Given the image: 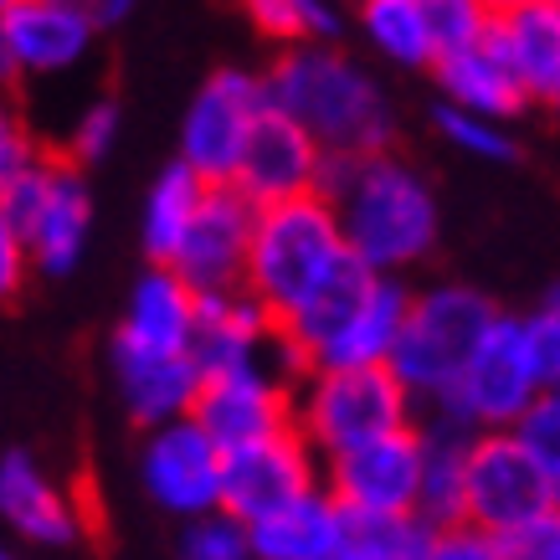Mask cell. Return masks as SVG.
<instances>
[{"instance_id": "f1b7e54d", "label": "cell", "mask_w": 560, "mask_h": 560, "mask_svg": "<svg viewBox=\"0 0 560 560\" xmlns=\"http://www.w3.org/2000/svg\"><path fill=\"white\" fill-rule=\"evenodd\" d=\"M242 11L257 32L278 47H308V42H335L340 36V5L335 0H242Z\"/></svg>"}, {"instance_id": "d6986e66", "label": "cell", "mask_w": 560, "mask_h": 560, "mask_svg": "<svg viewBox=\"0 0 560 560\" xmlns=\"http://www.w3.org/2000/svg\"><path fill=\"white\" fill-rule=\"evenodd\" d=\"M272 319L262 314L247 289H221V293H196V319H190V345L186 355L201 375L242 371V365H262L272 345Z\"/></svg>"}, {"instance_id": "4316f807", "label": "cell", "mask_w": 560, "mask_h": 560, "mask_svg": "<svg viewBox=\"0 0 560 560\" xmlns=\"http://www.w3.org/2000/svg\"><path fill=\"white\" fill-rule=\"evenodd\" d=\"M360 5V36L365 47L401 72H432L438 47L427 32V5L422 0H355Z\"/></svg>"}, {"instance_id": "d4e9b609", "label": "cell", "mask_w": 560, "mask_h": 560, "mask_svg": "<svg viewBox=\"0 0 560 560\" xmlns=\"http://www.w3.org/2000/svg\"><path fill=\"white\" fill-rule=\"evenodd\" d=\"M422 438V478H417V514L432 529L463 525V493H468V447L474 438L458 427L417 422Z\"/></svg>"}, {"instance_id": "ac0fdd59", "label": "cell", "mask_w": 560, "mask_h": 560, "mask_svg": "<svg viewBox=\"0 0 560 560\" xmlns=\"http://www.w3.org/2000/svg\"><path fill=\"white\" fill-rule=\"evenodd\" d=\"M407 283L401 278H371L355 293V304L308 345V371H371L386 365L390 345L401 335V314H407Z\"/></svg>"}, {"instance_id": "e0dca14e", "label": "cell", "mask_w": 560, "mask_h": 560, "mask_svg": "<svg viewBox=\"0 0 560 560\" xmlns=\"http://www.w3.org/2000/svg\"><path fill=\"white\" fill-rule=\"evenodd\" d=\"M253 211L257 206L232 186H206L196 221H190L180 253L171 257V272H180L196 293L242 289L247 268V242H253Z\"/></svg>"}, {"instance_id": "4fadbf2b", "label": "cell", "mask_w": 560, "mask_h": 560, "mask_svg": "<svg viewBox=\"0 0 560 560\" xmlns=\"http://www.w3.org/2000/svg\"><path fill=\"white\" fill-rule=\"evenodd\" d=\"M0 525L36 550H72L88 535V504L36 453L11 447L0 453Z\"/></svg>"}, {"instance_id": "5b68a950", "label": "cell", "mask_w": 560, "mask_h": 560, "mask_svg": "<svg viewBox=\"0 0 560 560\" xmlns=\"http://www.w3.org/2000/svg\"><path fill=\"white\" fill-rule=\"evenodd\" d=\"M504 308L493 304L474 283H427L422 293H407V314H401V335L390 345L386 371L401 381L417 407L442 401L463 365L474 360L478 340L489 335V324Z\"/></svg>"}, {"instance_id": "603a6c76", "label": "cell", "mask_w": 560, "mask_h": 560, "mask_svg": "<svg viewBox=\"0 0 560 560\" xmlns=\"http://www.w3.org/2000/svg\"><path fill=\"white\" fill-rule=\"evenodd\" d=\"M253 560H335L340 556V504L324 489L293 499L283 510L257 514L247 525Z\"/></svg>"}, {"instance_id": "30bf717a", "label": "cell", "mask_w": 560, "mask_h": 560, "mask_svg": "<svg viewBox=\"0 0 560 560\" xmlns=\"http://www.w3.org/2000/svg\"><path fill=\"white\" fill-rule=\"evenodd\" d=\"M135 474L144 499L160 514L180 520V525L196 520V514L221 510V447L190 417L150 427L139 438Z\"/></svg>"}, {"instance_id": "44dd1931", "label": "cell", "mask_w": 560, "mask_h": 560, "mask_svg": "<svg viewBox=\"0 0 560 560\" xmlns=\"http://www.w3.org/2000/svg\"><path fill=\"white\" fill-rule=\"evenodd\" d=\"M108 375L119 390V407L129 411V422L139 432L190 417L201 371L190 365V355H165V350H129V345L108 340Z\"/></svg>"}, {"instance_id": "5bb4252c", "label": "cell", "mask_w": 560, "mask_h": 560, "mask_svg": "<svg viewBox=\"0 0 560 560\" xmlns=\"http://www.w3.org/2000/svg\"><path fill=\"white\" fill-rule=\"evenodd\" d=\"M190 422L217 442L221 453H232L242 442L272 438L293 427V386H283L268 365H242V371L201 375Z\"/></svg>"}, {"instance_id": "ffe728a7", "label": "cell", "mask_w": 560, "mask_h": 560, "mask_svg": "<svg viewBox=\"0 0 560 560\" xmlns=\"http://www.w3.org/2000/svg\"><path fill=\"white\" fill-rule=\"evenodd\" d=\"M483 47L510 68L525 103L560 98V5L556 0H525L504 16H489Z\"/></svg>"}, {"instance_id": "2e32d148", "label": "cell", "mask_w": 560, "mask_h": 560, "mask_svg": "<svg viewBox=\"0 0 560 560\" xmlns=\"http://www.w3.org/2000/svg\"><path fill=\"white\" fill-rule=\"evenodd\" d=\"M329 160L319 154V144L289 124L283 114H262L247 135V150L237 160L232 190H242L253 206H278V201H299V196H319Z\"/></svg>"}, {"instance_id": "ee69618b", "label": "cell", "mask_w": 560, "mask_h": 560, "mask_svg": "<svg viewBox=\"0 0 560 560\" xmlns=\"http://www.w3.org/2000/svg\"><path fill=\"white\" fill-rule=\"evenodd\" d=\"M556 5H560V0H556Z\"/></svg>"}, {"instance_id": "484cf974", "label": "cell", "mask_w": 560, "mask_h": 560, "mask_svg": "<svg viewBox=\"0 0 560 560\" xmlns=\"http://www.w3.org/2000/svg\"><path fill=\"white\" fill-rule=\"evenodd\" d=\"M201 196H206V180H196L180 160H171V165L150 180L144 206H139V247L150 257V268H171V257L180 253L190 221H196Z\"/></svg>"}, {"instance_id": "cb8c5ba5", "label": "cell", "mask_w": 560, "mask_h": 560, "mask_svg": "<svg viewBox=\"0 0 560 560\" xmlns=\"http://www.w3.org/2000/svg\"><path fill=\"white\" fill-rule=\"evenodd\" d=\"M432 78H438L447 108H463V114H478V119L514 124L529 108L525 93H520V83L510 78V68H504L483 42L438 57V62H432Z\"/></svg>"}, {"instance_id": "4dcf8cb0", "label": "cell", "mask_w": 560, "mask_h": 560, "mask_svg": "<svg viewBox=\"0 0 560 560\" xmlns=\"http://www.w3.org/2000/svg\"><path fill=\"white\" fill-rule=\"evenodd\" d=\"M119 135H124V108L114 98H88L78 114L68 119V135H62V160L88 171L98 165L108 154L119 150Z\"/></svg>"}, {"instance_id": "f546056e", "label": "cell", "mask_w": 560, "mask_h": 560, "mask_svg": "<svg viewBox=\"0 0 560 560\" xmlns=\"http://www.w3.org/2000/svg\"><path fill=\"white\" fill-rule=\"evenodd\" d=\"M432 129H438V139L447 150L468 154L478 165H510V160H520V139H514L510 124L499 119H478V114H463V108L442 103L432 114Z\"/></svg>"}, {"instance_id": "8d00e7d4", "label": "cell", "mask_w": 560, "mask_h": 560, "mask_svg": "<svg viewBox=\"0 0 560 560\" xmlns=\"http://www.w3.org/2000/svg\"><path fill=\"white\" fill-rule=\"evenodd\" d=\"M26 283H32V257H26L16 226H11L5 206H0V308L16 304L21 293H26Z\"/></svg>"}, {"instance_id": "b9f144b4", "label": "cell", "mask_w": 560, "mask_h": 560, "mask_svg": "<svg viewBox=\"0 0 560 560\" xmlns=\"http://www.w3.org/2000/svg\"><path fill=\"white\" fill-rule=\"evenodd\" d=\"M0 560H16V550H11V545L0 540Z\"/></svg>"}, {"instance_id": "277c9868", "label": "cell", "mask_w": 560, "mask_h": 560, "mask_svg": "<svg viewBox=\"0 0 560 560\" xmlns=\"http://www.w3.org/2000/svg\"><path fill=\"white\" fill-rule=\"evenodd\" d=\"M560 381V314L556 293L529 314H499L478 340L474 360L463 365L453 390L427 407V422L478 432H510L540 396Z\"/></svg>"}, {"instance_id": "9c48e42d", "label": "cell", "mask_w": 560, "mask_h": 560, "mask_svg": "<svg viewBox=\"0 0 560 560\" xmlns=\"http://www.w3.org/2000/svg\"><path fill=\"white\" fill-rule=\"evenodd\" d=\"M268 114V88L253 68H217L180 114V165L206 186H232L253 124Z\"/></svg>"}, {"instance_id": "7a4b0ae2", "label": "cell", "mask_w": 560, "mask_h": 560, "mask_svg": "<svg viewBox=\"0 0 560 560\" xmlns=\"http://www.w3.org/2000/svg\"><path fill=\"white\" fill-rule=\"evenodd\" d=\"M319 196L335 211L345 253L375 278H401L438 253V186L407 154L381 150L365 160H340L329 165Z\"/></svg>"}, {"instance_id": "d590c367", "label": "cell", "mask_w": 560, "mask_h": 560, "mask_svg": "<svg viewBox=\"0 0 560 560\" xmlns=\"http://www.w3.org/2000/svg\"><path fill=\"white\" fill-rule=\"evenodd\" d=\"M427 560H510V550H504V540H493L474 525H447L432 535Z\"/></svg>"}, {"instance_id": "f6af8a7d", "label": "cell", "mask_w": 560, "mask_h": 560, "mask_svg": "<svg viewBox=\"0 0 560 560\" xmlns=\"http://www.w3.org/2000/svg\"><path fill=\"white\" fill-rule=\"evenodd\" d=\"M335 560H340V556H335Z\"/></svg>"}, {"instance_id": "8992f818", "label": "cell", "mask_w": 560, "mask_h": 560, "mask_svg": "<svg viewBox=\"0 0 560 560\" xmlns=\"http://www.w3.org/2000/svg\"><path fill=\"white\" fill-rule=\"evenodd\" d=\"M417 427V401L386 365L371 371H308L293 386V432L314 458H340L350 447L386 432Z\"/></svg>"}, {"instance_id": "3957f363", "label": "cell", "mask_w": 560, "mask_h": 560, "mask_svg": "<svg viewBox=\"0 0 560 560\" xmlns=\"http://www.w3.org/2000/svg\"><path fill=\"white\" fill-rule=\"evenodd\" d=\"M268 108L299 124L329 165L365 160L396 144V98L360 57L335 42L289 47L268 72Z\"/></svg>"}, {"instance_id": "9a60e30c", "label": "cell", "mask_w": 560, "mask_h": 560, "mask_svg": "<svg viewBox=\"0 0 560 560\" xmlns=\"http://www.w3.org/2000/svg\"><path fill=\"white\" fill-rule=\"evenodd\" d=\"M0 42H5L16 83L21 78L57 83L93 57L98 32L72 0H11L0 11Z\"/></svg>"}, {"instance_id": "60d3db41", "label": "cell", "mask_w": 560, "mask_h": 560, "mask_svg": "<svg viewBox=\"0 0 560 560\" xmlns=\"http://www.w3.org/2000/svg\"><path fill=\"white\" fill-rule=\"evenodd\" d=\"M478 11H489V16H504V11H514V5H525V0H474Z\"/></svg>"}, {"instance_id": "f35d334b", "label": "cell", "mask_w": 560, "mask_h": 560, "mask_svg": "<svg viewBox=\"0 0 560 560\" xmlns=\"http://www.w3.org/2000/svg\"><path fill=\"white\" fill-rule=\"evenodd\" d=\"M88 21H93V32H108V26H124V21L135 16L139 0H72Z\"/></svg>"}, {"instance_id": "52a82bcc", "label": "cell", "mask_w": 560, "mask_h": 560, "mask_svg": "<svg viewBox=\"0 0 560 560\" xmlns=\"http://www.w3.org/2000/svg\"><path fill=\"white\" fill-rule=\"evenodd\" d=\"M0 206L16 226L21 247L32 257V272L42 278H68L88 257L93 237V190L88 171L68 165L62 154H36L32 165L0 190Z\"/></svg>"}, {"instance_id": "83f0119b", "label": "cell", "mask_w": 560, "mask_h": 560, "mask_svg": "<svg viewBox=\"0 0 560 560\" xmlns=\"http://www.w3.org/2000/svg\"><path fill=\"white\" fill-rule=\"evenodd\" d=\"M438 529L422 514H345L340 510V560H427Z\"/></svg>"}, {"instance_id": "ab89813d", "label": "cell", "mask_w": 560, "mask_h": 560, "mask_svg": "<svg viewBox=\"0 0 560 560\" xmlns=\"http://www.w3.org/2000/svg\"><path fill=\"white\" fill-rule=\"evenodd\" d=\"M16 88V72H11V57H5V42H0V93Z\"/></svg>"}, {"instance_id": "ba28073f", "label": "cell", "mask_w": 560, "mask_h": 560, "mask_svg": "<svg viewBox=\"0 0 560 560\" xmlns=\"http://www.w3.org/2000/svg\"><path fill=\"white\" fill-rule=\"evenodd\" d=\"M560 514V474L525 453L510 432H478L468 447V493L463 525L510 540L520 529Z\"/></svg>"}, {"instance_id": "6da1fadb", "label": "cell", "mask_w": 560, "mask_h": 560, "mask_svg": "<svg viewBox=\"0 0 560 560\" xmlns=\"http://www.w3.org/2000/svg\"><path fill=\"white\" fill-rule=\"evenodd\" d=\"M371 278L375 272H365L345 253L335 211H329L324 196H299V201L257 206L253 211L242 289L262 304L272 329L299 350L319 340L324 329L355 304V293Z\"/></svg>"}, {"instance_id": "7402d4cb", "label": "cell", "mask_w": 560, "mask_h": 560, "mask_svg": "<svg viewBox=\"0 0 560 560\" xmlns=\"http://www.w3.org/2000/svg\"><path fill=\"white\" fill-rule=\"evenodd\" d=\"M190 319H196V289L171 268H144L135 289L124 299L114 345L129 350H165V355H186Z\"/></svg>"}, {"instance_id": "7c38bea8", "label": "cell", "mask_w": 560, "mask_h": 560, "mask_svg": "<svg viewBox=\"0 0 560 560\" xmlns=\"http://www.w3.org/2000/svg\"><path fill=\"white\" fill-rule=\"evenodd\" d=\"M314 489H319V458L308 453V442L293 427L221 453V510L242 525H253L257 514L283 510Z\"/></svg>"}, {"instance_id": "74e56055", "label": "cell", "mask_w": 560, "mask_h": 560, "mask_svg": "<svg viewBox=\"0 0 560 560\" xmlns=\"http://www.w3.org/2000/svg\"><path fill=\"white\" fill-rule=\"evenodd\" d=\"M504 550H510V560H560V514H550L540 525L510 535Z\"/></svg>"}, {"instance_id": "d6a6232c", "label": "cell", "mask_w": 560, "mask_h": 560, "mask_svg": "<svg viewBox=\"0 0 560 560\" xmlns=\"http://www.w3.org/2000/svg\"><path fill=\"white\" fill-rule=\"evenodd\" d=\"M422 5H427V32H432L438 57L478 47L483 32H489V11H478L474 0H422Z\"/></svg>"}, {"instance_id": "836d02e7", "label": "cell", "mask_w": 560, "mask_h": 560, "mask_svg": "<svg viewBox=\"0 0 560 560\" xmlns=\"http://www.w3.org/2000/svg\"><path fill=\"white\" fill-rule=\"evenodd\" d=\"M36 154H42V144H36L32 119L21 114V103L11 93H0V190L11 186Z\"/></svg>"}, {"instance_id": "1f68e13d", "label": "cell", "mask_w": 560, "mask_h": 560, "mask_svg": "<svg viewBox=\"0 0 560 560\" xmlns=\"http://www.w3.org/2000/svg\"><path fill=\"white\" fill-rule=\"evenodd\" d=\"M175 556L180 560H253L247 556V525L232 520L226 510L196 514L180 525V540H175Z\"/></svg>"}, {"instance_id": "8fae6325", "label": "cell", "mask_w": 560, "mask_h": 560, "mask_svg": "<svg viewBox=\"0 0 560 560\" xmlns=\"http://www.w3.org/2000/svg\"><path fill=\"white\" fill-rule=\"evenodd\" d=\"M417 478H422V438L417 427L386 432L319 463V489L345 514H417Z\"/></svg>"}, {"instance_id": "7bdbcfd3", "label": "cell", "mask_w": 560, "mask_h": 560, "mask_svg": "<svg viewBox=\"0 0 560 560\" xmlns=\"http://www.w3.org/2000/svg\"><path fill=\"white\" fill-rule=\"evenodd\" d=\"M5 5H11V0H0V11H5Z\"/></svg>"}, {"instance_id": "e575fe53", "label": "cell", "mask_w": 560, "mask_h": 560, "mask_svg": "<svg viewBox=\"0 0 560 560\" xmlns=\"http://www.w3.org/2000/svg\"><path fill=\"white\" fill-rule=\"evenodd\" d=\"M510 438L525 447V453H535V458L545 463V468H556L560 474V396L550 390V396H540L535 407L520 417V422L510 427Z\"/></svg>"}]
</instances>
